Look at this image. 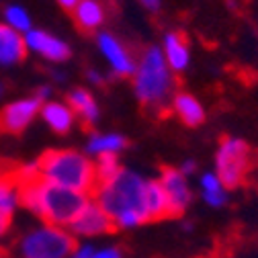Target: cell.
Listing matches in <instances>:
<instances>
[{
  "mask_svg": "<svg viewBox=\"0 0 258 258\" xmlns=\"http://www.w3.org/2000/svg\"><path fill=\"white\" fill-rule=\"evenodd\" d=\"M170 111L188 127H199L205 121V107L197 99L195 94L176 90L172 101H170Z\"/></svg>",
  "mask_w": 258,
  "mask_h": 258,
  "instance_id": "obj_13",
  "label": "cell"
},
{
  "mask_svg": "<svg viewBox=\"0 0 258 258\" xmlns=\"http://www.w3.org/2000/svg\"><path fill=\"white\" fill-rule=\"evenodd\" d=\"M127 142L121 134H92L88 138V144H86V154L88 156H119L123 150H125Z\"/></svg>",
  "mask_w": 258,
  "mask_h": 258,
  "instance_id": "obj_20",
  "label": "cell"
},
{
  "mask_svg": "<svg viewBox=\"0 0 258 258\" xmlns=\"http://www.w3.org/2000/svg\"><path fill=\"white\" fill-rule=\"evenodd\" d=\"M27 51L25 35L7 23L0 25V66H13V63L23 61Z\"/></svg>",
  "mask_w": 258,
  "mask_h": 258,
  "instance_id": "obj_15",
  "label": "cell"
},
{
  "mask_svg": "<svg viewBox=\"0 0 258 258\" xmlns=\"http://www.w3.org/2000/svg\"><path fill=\"white\" fill-rule=\"evenodd\" d=\"M92 254H94L92 244H76L68 258H92Z\"/></svg>",
  "mask_w": 258,
  "mask_h": 258,
  "instance_id": "obj_25",
  "label": "cell"
},
{
  "mask_svg": "<svg viewBox=\"0 0 258 258\" xmlns=\"http://www.w3.org/2000/svg\"><path fill=\"white\" fill-rule=\"evenodd\" d=\"M254 156L242 138H223L215 150V174L228 188L240 186L250 174Z\"/></svg>",
  "mask_w": 258,
  "mask_h": 258,
  "instance_id": "obj_6",
  "label": "cell"
},
{
  "mask_svg": "<svg viewBox=\"0 0 258 258\" xmlns=\"http://www.w3.org/2000/svg\"><path fill=\"white\" fill-rule=\"evenodd\" d=\"M92 258H125V254L119 246H103V248H94Z\"/></svg>",
  "mask_w": 258,
  "mask_h": 258,
  "instance_id": "obj_24",
  "label": "cell"
},
{
  "mask_svg": "<svg viewBox=\"0 0 258 258\" xmlns=\"http://www.w3.org/2000/svg\"><path fill=\"white\" fill-rule=\"evenodd\" d=\"M74 23L86 31V33H94L96 29H101L107 21V7L103 0H80L72 11Z\"/></svg>",
  "mask_w": 258,
  "mask_h": 258,
  "instance_id": "obj_16",
  "label": "cell"
},
{
  "mask_svg": "<svg viewBox=\"0 0 258 258\" xmlns=\"http://www.w3.org/2000/svg\"><path fill=\"white\" fill-rule=\"evenodd\" d=\"M19 203L35 213L43 223L70 228L90 201L88 195L51 184L39 176L37 164L19 166Z\"/></svg>",
  "mask_w": 258,
  "mask_h": 258,
  "instance_id": "obj_1",
  "label": "cell"
},
{
  "mask_svg": "<svg viewBox=\"0 0 258 258\" xmlns=\"http://www.w3.org/2000/svg\"><path fill=\"white\" fill-rule=\"evenodd\" d=\"M5 21L9 27H13L15 31H19V33H29L31 29H33V21H31V15L27 13V9L19 7V5H11L7 7L5 11Z\"/></svg>",
  "mask_w": 258,
  "mask_h": 258,
  "instance_id": "obj_22",
  "label": "cell"
},
{
  "mask_svg": "<svg viewBox=\"0 0 258 258\" xmlns=\"http://www.w3.org/2000/svg\"><path fill=\"white\" fill-rule=\"evenodd\" d=\"M80 3V0H57V5L61 9H66V11H74V7Z\"/></svg>",
  "mask_w": 258,
  "mask_h": 258,
  "instance_id": "obj_30",
  "label": "cell"
},
{
  "mask_svg": "<svg viewBox=\"0 0 258 258\" xmlns=\"http://www.w3.org/2000/svg\"><path fill=\"white\" fill-rule=\"evenodd\" d=\"M39 176L51 184L72 188L84 195L94 192L99 186L94 160L88 154L76 150H49L39 160H35Z\"/></svg>",
  "mask_w": 258,
  "mask_h": 258,
  "instance_id": "obj_4",
  "label": "cell"
},
{
  "mask_svg": "<svg viewBox=\"0 0 258 258\" xmlns=\"http://www.w3.org/2000/svg\"><path fill=\"white\" fill-rule=\"evenodd\" d=\"M19 166L0 162V213L13 217L19 203Z\"/></svg>",
  "mask_w": 258,
  "mask_h": 258,
  "instance_id": "obj_14",
  "label": "cell"
},
{
  "mask_svg": "<svg viewBox=\"0 0 258 258\" xmlns=\"http://www.w3.org/2000/svg\"><path fill=\"white\" fill-rule=\"evenodd\" d=\"M96 49L107 61L109 70L119 76V78H132L138 59L134 57L132 49H129L117 35L111 31H99L96 33Z\"/></svg>",
  "mask_w": 258,
  "mask_h": 258,
  "instance_id": "obj_7",
  "label": "cell"
},
{
  "mask_svg": "<svg viewBox=\"0 0 258 258\" xmlns=\"http://www.w3.org/2000/svg\"><path fill=\"white\" fill-rule=\"evenodd\" d=\"M160 49H162V55L168 63V68L174 74H182L188 66H190V47L188 41L184 39L182 33L178 31H168L162 37V43H160Z\"/></svg>",
  "mask_w": 258,
  "mask_h": 258,
  "instance_id": "obj_12",
  "label": "cell"
},
{
  "mask_svg": "<svg viewBox=\"0 0 258 258\" xmlns=\"http://www.w3.org/2000/svg\"><path fill=\"white\" fill-rule=\"evenodd\" d=\"M39 115L51 127V132H55V134H68L76 121V113L72 111V107L68 103H61V101L43 103Z\"/></svg>",
  "mask_w": 258,
  "mask_h": 258,
  "instance_id": "obj_17",
  "label": "cell"
},
{
  "mask_svg": "<svg viewBox=\"0 0 258 258\" xmlns=\"http://www.w3.org/2000/svg\"><path fill=\"white\" fill-rule=\"evenodd\" d=\"M76 236L68 228L41 223L19 242L21 258H68L76 246Z\"/></svg>",
  "mask_w": 258,
  "mask_h": 258,
  "instance_id": "obj_5",
  "label": "cell"
},
{
  "mask_svg": "<svg viewBox=\"0 0 258 258\" xmlns=\"http://www.w3.org/2000/svg\"><path fill=\"white\" fill-rule=\"evenodd\" d=\"M9 225H11V217H7V215L0 213V240H3L5 234L9 232ZM0 256H3V252H0Z\"/></svg>",
  "mask_w": 258,
  "mask_h": 258,
  "instance_id": "obj_29",
  "label": "cell"
},
{
  "mask_svg": "<svg viewBox=\"0 0 258 258\" xmlns=\"http://www.w3.org/2000/svg\"><path fill=\"white\" fill-rule=\"evenodd\" d=\"M25 43L29 51L53 63H61L70 57V45L45 29H31L29 33H25Z\"/></svg>",
  "mask_w": 258,
  "mask_h": 258,
  "instance_id": "obj_11",
  "label": "cell"
},
{
  "mask_svg": "<svg viewBox=\"0 0 258 258\" xmlns=\"http://www.w3.org/2000/svg\"><path fill=\"white\" fill-rule=\"evenodd\" d=\"M230 188L223 184V180L215 174V170L211 172H203L199 178V192L201 199L205 201V205L213 207V209H221L225 203L230 201Z\"/></svg>",
  "mask_w": 258,
  "mask_h": 258,
  "instance_id": "obj_19",
  "label": "cell"
},
{
  "mask_svg": "<svg viewBox=\"0 0 258 258\" xmlns=\"http://www.w3.org/2000/svg\"><path fill=\"white\" fill-rule=\"evenodd\" d=\"M68 230L76 238L90 240V238H101V236L111 234L115 230V225H113V219L105 213V209L94 199H90L86 203V207L80 211V215L72 221V225Z\"/></svg>",
  "mask_w": 258,
  "mask_h": 258,
  "instance_id": "obj_8",
  "label": "cell"
},
{
  "mask_svg": "<svg viewBox=\"0 0 258 258\" xmlns=\"http://www.w3.org/2000/svg\"><path fill=\"white\" fill-rule=\"evenodd\" d=\"M146 209H148V217L150 221H158L170 217L168 213V201H166V192L160 184V180H148L146 184Z\"/></svg>",
  "mask_w": 258,
  "mask_h": 258,
  "instance_id": "obj_21",
  "label": "cell"
},
{
  "mask_svg": "<svg viewBox=\"0 0 258 258\" xmlns=\"http://www.w3.org/2000/svg\"><path fill=\"white\" fill-rule=\"evenodd\" d=\"M178 170H180L184 176H192V174L197 172V164L192 162V160H184V162L178 166Z\"/></svg>",
  "mask_w": 258,
  "mask_h": 258,
  "instance_id": "obj_26",
  "label": "cell"
},
{
  "mask_svg": "<svg viewBox=\"0 0 258 258\" xmlns=\"http://www.w3.org/2000/svg\"><path fill=\"white\" fill-rule=\"evenodd\" d=\"M176 74L168 68L160 45H150L138 57L132 76L136 99L148 109H166L176 92Z\"/></svg>",
  "mask_w": 258,
  "mask_h": 258,
  "instance_id": "obj_3",
  "label": "cell"
},
{
  "mask_svg": "<svg viewBox=\"0 0 258 258\" xmlns=\"http://www.w3.org/2000/svg\"><path fill=\"white\" fill-rule=\"evenodd\" d=\"M94 168H96V178H99V182L111 180L121 170L119 156H99L94 160Z\"/></svg>",
  "mask_w": 258,
  "mask_h": 258,
  "instance_id": "obj_23",
  "label": "cell"
},
{
  "mask_svg": "<svg viewBox=\"0 0 258 258\" xmlns=\"http://www.w3.org/2000/svg\"><path fill=\"white\" fill-rule=\"evenodd\" d=\"M86 76H88V80L92 82V84H96V86H101V84H105V76L99 72V70H94V68H90V70H86Z\"/></svg>",
  "mask_w": 258,
  "mask_h": 258,
  "instance_id": "obj_27",
  "label": "cell"
},
{
  "mask_svg": "<svg viewBox=\"0 0 258 258\" xmlns=\"http://www.w3.org/2000/svg\"><path fill=\"white\" fill-rule=\"evenodd\" d=\"M158 180L166 192L170 217H180L192 201V188L188 184V176H184L178 168H164L160 172Z\"/></svg>",
  "mask_w": 258,
  "mask_h": 258,
  "instance_id": "obj_9",
  "label": "cell"
},
{
  "mask_svg": "<svg viewBox=\"0 0 258 258\" xmlns=\"http://www.w3.org/2000/svg\"><path fill=\"white\" fill-rule=\"evenodd\" d=\"M66 103L72 107V111L76 113V117L84 125H94L96 121H99V115H101L99 103H96L94 94L90 90H86V88H74V90H70Z\"/></svg>",
  "mask_w": 258,
  "mask_h": 258,
  "instance_id": "obj_18",
  "label": "cell"
},
{
  "mask_svg": "<svg viewBox=\"0 0 258 258\" xmlns=\"http://www.w3.org/2000/svg\"><path fill=\"white\" fill-rule=\"evenodd\" d=\"M138 3L150 13H156V11H160V7H162V0H138Z\"/></svg>",
  "mask_w": 258,
  "mask_h": 258,
  "instance_id": "obj_28",
  "label": "cell"
},
{
  "mask_svg": "<svg viewBox=\"0 0 258 258\" xmlns=\"http://www.w3.org/2000/svg\"><path fill=\"white\" fill-rule=\"evenodd\" d=\"M146 184L148 178L140 172L121 168L117 176L99 182L94 188V201L113 219L115 230H134L150 221L146 209Z\"/></svg>",
  "mask_w": 258,
  "mask_h": 258,
  "instance_id": "obj_2",
  "label": "cell"
},
{
  "mask_svg": "<svg viewBox=\"0 0 258 258\" xmlns=\"http://www.w3.org/2000/svg\"><path fill=\"white\" fill-rule=\"evenodd\" d=\"M41 107H43V101H39L37 96H29V99H21L7 105L0 111V132L3 134L25 132L29 123L41 113Z\"/></svg>",
  "mask_w": 258,
  "mask_h": 258,
  "instance_id": "obj_10",
  "label": "cell"
},
{
  "mask_svg": "<svg viewBox=\"0 0 258 258\" xmlns=\"http://www.w3.org/2000/svg\"><path fill=\"white\" fill-rule=\"evenodd\" d=\"M49 96H51V88H49V86H41V88L37 90V99H39V101H47Z\"/></svg>",
  "mask_w": 258,
  "mask_h": 258,
  "instance_id": "obj_31",
  "label": "cell"
}]
</instances>
